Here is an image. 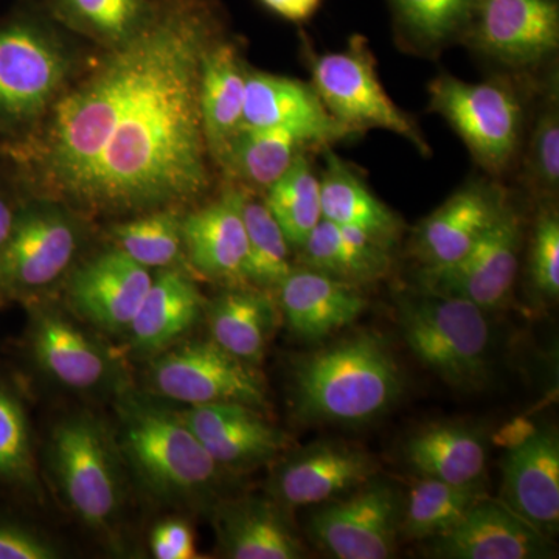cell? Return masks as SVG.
Listing matches in <instances>:
<instances>
[{
	"mask_svg": "<svg viewBox=\"0 0 559 559\" xmlns=\"http://www.w3.org/2000/svg\"><path fill=\"white\" fill-rule=\"evenodd\" d=\"M219 0H153L119 46L76 70L32 128L0 145L17 194L87 218L197 205L212 187L202 127V61L226 35Z\"/></svg>",
	"mask_w": 559,
	"mask_h": 559,
	"instance_id": "6da1fadb",
	"label": "cell"
},
{
	"mask_svg": "<svg viewBox=\"0 0 559 559\" xmlns=\"http://www.w3.org/2000/svg\"><path fill=\"white\" fill-rule=\"evenodd\" d=\"M294 414L301 423L359 425L403 395V374L380 334L358 333L294 362Z\"/></svg>",
	"mask_w": 559,
	"mask_h": 559,
	"instance_id": "7a4b0ae2",
	"label": "cell"
},
{
	"mask_svg": "<svg viewBox=\"0 0 559 559\" xmlns=\"http://www.w3.org/2000/svg\"><path fill=\"white\" fill-rule=\"evenodd\" d=\"M116 411L121 459L153 498L197 502L215 495L224 469L178 411L127 389H119Z\"/></svg>",
	"mask_w": 559,
	"mask_h": 559,
	"instance_id": "3957f363",
	"label": "cell"
},
{
	"mask_svg": "<svg viewBox=\"0 0 559 559\" xmlns=\"http://www.w3.org/2000/svg\"><path fill=\"white\" fill-rule=\"evenodd\" d=\"M75 57L46 11L20 9L0 20V134L16 139L51 108L76 70Z\"/></svg>",
	"mask_w": 559,
	"mask_h": 559,
	"instance_id": "277c9868",
	"label": "cell"
},
{
	"mask_svg": "<svg viewBox=\"0 0 559 559\" xmlns=\"http://www.w3.org/2000/svg\"><path fill=\"white\" fill-rule=\"evenodd\" d=\"M522 91L510 76L468 83L440 73L429 83L428 109L450 124L481 170L499 179L516 164L527 134Z\"/></svg>",
	"mask_w": 559,
	"mask_h": 559,
	"instance_id": "5b68a950",
	"label": "cell"
},
{
	"mask_svg": "<svg viewBox=\"0 0 559 559\" xmlns=\"http://www.w3.org/2000/svg\"><path fill=\"white\" fill-rule=\"evenodd\" d=\"M399 320L415 358L452 388L479 389L487 381V311L471 301L417 289L400 297Z\"/></svg>",
	"mask_w": 559,
	"mask_h": 559,
	"instance_id": "8992f818",
	"label": "cell"
},
{
	"mask_svg": "<svg viewBox=\"0 0 559 559\" xmlns=\"http://www.w3.org/2000/svg\"><path fill=\"white\" fill-rule=\"evenodd\" d=\"M47 463L58 492L86 527L108 532L123 509V459L105 423L75 414L57 423Z\"/></svg>",
	"mask_w": 559,
	"mask_h": 559,
	"instance_id": "52a82bcc",
	"label": "cell"
},
{
	"mask_svg": "<svg viewBox=\"0 0 559 559\" xmlns=\"http://www.w3.org/2000/svg\"><path fill=\"white\" fill-rule=\"evenodd\" d=\"M308 53L311 86L337 123L353 135L369 130L393 132L429 156L430 146L418 124L382 86L366 36L353 35L344 50Z\"/></svg>",
	"mask_w": 559,
	"mask_h": 559,
	"instance_id": "ba28073f",
	"label": "cell"
},
{
	"mask_svg": "<svg viewBox=\"0 0 559 559\" xmlns=\"http://www.w3.org/2000/svg\"><path fill=\"white\" fill-rule=\"evenodd\" d=\"M146 380L154 395L187 406L245 404L266 411L267 388L257 366L213 341L175 344L154 355Z\"/></svg>",
	"mask_w": 559,
	"mask_h": 559,
	"instance_id": "9c48e42d",
	"label": "cell"
},
{
	"mask_svg": "<svg viewBox=\"0 0 559 559\" xmlns=\"http://www.w3.org/2000/svg\"><path fill=\"white\" fill-rule=\"evenodd\" d=\"M81 245L79 215L58 202L25 198L0 252V294L28 296L57 283Z\"/></svg>",
	"mask_w": 559,
	"mask_h": 559,
	"instance_id": "30bf717a",
	"label": "cell"
},
{
	"mask_svg": "<svg viewBox=\"0 0 559 559\" xmlns=\"http://www.w3.org/2000/svg\"><path fill=\"white\" fill-rule=\"evenodd\" d=\"M522 221L509 201L496 223L459 260L419 267L417 289L471 301L484 311L500 310L513 294L522 249Z\"/></svg>",
	"mask_w": 559,
	"mask_h": 559,
	"instance_id": "8fae6325",
	"label": "cell"
},
{
	"mask_svg": "<svg viewBox=\"0 0 559 559\" xmlns=\"http://www.w3.org/2000/svg\"><path fill=\"white\" fill-rule=\"evenodd\" d=\"M403 500L392 485L377 479L320 503L308 522L316 546L336 559L395 557Z\"/></svg>",
	"mask_w": 559,
	"mask_h": 559,
	"instance_id": "7c38bea8",
	"label": "cell"
},
{
	"mask_svg": "<svg viewBox=\"0 0 559 559\" xmlns=\"http://www.w3.org/2000/svg\"><path fill=\"white\" fill-rule=\"evenodd\" d=\"M462 44L511 72L539 68L558 53L559 0H474Z\"/></svg>",
	"mask_w": 559,
	"mask_h": 559,
	"instance_id": "4fadbf2b",
	"label": "cell"
},
{
	"mask_svg": "<svg viewBox=\"0 0 559 559\" xmlns=\"http://www.w3.org/2000/svg\"><path fill=\"white\" fill-rule=\"evenodd\" d=\"M380 465L369 452L341 441H316L278 462L266 492L286 510L320 506L377 477Z\"/></svg>",
	"mask_w": 559,
	"mask_h": 559,
	"instance_id": "5bb4252c",
	"label": "cell"
},
{
	"mask_svg": "<svg viewBox=\"0 0 559 559\" xmlns=\"http://www.w3.org/2000/svg\"><path fill=\"white\" fill-rule=\"evenodd\" d=\"M496 180H469L418 224L411 252L419 266L450 264L487 234L510 201Z\"/></svg>",
	"mask_w": 559,
	"mask_h": 559,
	"instance_id": "9a60e30c",
	"label": "cell"
},
{
	"mask_svg": "<svg viewBox=\"0 0 559 559\" xmlns=\"http://www.w3.org/2000/svg\"><path fill=\"white\" fill-rule=\"evenodd\" d=\"M153 274L120 249L103 250L70 274L68 300L81 318L106 333L130 329Z\"/></svg>",
	"mask_w": 559,
	"mask_h": 559,
	"instance_id": "2e32d148",
	"label": "cell"
},
{
	"mask_svg": "<svg viewBox=\"0 0 559 559\" xmlns=\"http://www.w3.org/2000/svg\"><path fill=\"white\" fill-rule=\"evenodd\" d=\"M242 124L293 131L318 150L355 138L330 116L311 83L249 66Z\"/></svg>",
	"mask_w": 559,
	"mask_h": 559,
	"instance_id": "e0dca14e",
	"label": "cell"
},
{
	"mask_svg": "<svg viewBox=\"0 0 559 559\" xmlns=\"http://www.w3.org/2000/svg\"><path fill=\"white\" fill-rule=\"evenodd\" d=\"M428 554L443 559H544L555 555L550 538L487 495L444 535L430 539Z\"/></svg>",
	"mask_w": 559,
	"mask_h": 559,
	"instance_id": "ac0fdd59",
	"label": "cell"
},
{
	"mask_svg": "<svg viewBox=\"0 0 559 559\" xmlns=\"http://www.w3.org/2000/svg\"><path fill=\"white\" fill-rule=\"evenodd\" d=\"M179 415L223 469L259 468L288 448V437L255 407L205 404L187 406Z\"/></svg>",
	"mask_w": 559,
	"mask_h": 559,
	"instance_id": "d6986e66",
	"label": "cell"
},
{
	"mask_svg": "<svg viewBox=\"0 0 559 559\" xmlns=\"http://www.w3.org/2000/svg\"><path fill=\"white\" fill-rule=\"evenodd\" d=\"M183 257L202 277L246 282L248 237L240 187L227 182L218 198L182 215Z\"/></svg>",
	"mask_w": 559,
	"mask_h": 559,
	"instance_id": "ffe728a7",
	"label": "cell"
},
{
	"mask_svg": "<svg viewBox=\"0 0 559 559\" xmlns=\"http://www.w3.org/2000/svg\"><path fill=\"white\" fill-rule=\"evenodd\" d=\"M502 502L554 538L559 528V441L551 429H536L518 441L502 463Z\"/></svg>",
	"mask_w": 559,
	"mask_h": 559,
	"instance_id": "44dd1931",
	"label": "cell"
},
{
	"mask_svg": "<svg viewBox=\"0 0 559 559\" xmlns=\"http://www.w3.org/2000/svg\"><path fill=\"white\" fill-rule=\"evenodd\" d=\"M33 358L51 381L76 392H91L116 384L117 364L109 352L55 310L33 316Z\"/></svg>",
	"mask_w": 559,
	"mask_h": 559,
	"instance_id": "7402d4cb",
	"label": "cell"
},
{
	"mask_svg": "<svg viewBox=\"0 0 559 559\" xmlns=\"http://www.w3.org/2000/svg\"><path fill=\"white\" fill-rule=\"evenodd\" d=\"M275 290L288 330L304 341L325 340L369 307L359 286L304 266L294 267Z\"/></svg>",
	"mask_w": 559,
	"mask_h": 559,
	"instance_id": "603a6c76",
	"label": "cell"
},
{
	"mask_svg": "<svg viewBox=\"0 0 559 559\" xmlns=\"http://www.w3.org/2000/svg\"><path fill=\"white\" fill-rule=\"evenodd\" d=\"M289 510L274 499L241 498L216 509V535L224 557L231 559H299L307 557Z\"/></svg>",
	"mask_w": 559,
	"mask_h": 559,
	"instance_id": "cb8c5ba5",
	"label": "cell"
},
{
	"mask_svg": "<svg viewBox=\"0 0 559 559\" xmlns=\"http://www.w3.org/2000/svg\"><path fill=\"white\" fill-rule=\"evenodd\" d=\"M205 305L186 271L176 266L157 271L127 331L131 348L154 356L171 347L197 325Z\"/></svg>",
	"mask_w": 559,
	"mask_h": 559,
	"instance_id": "d4e9b609",
	"label": "cell"
},
{
	"mask_svg": "<svg viewBox=\"0 0 559 559\" xmlns=\"http://www.w3.org/2000/svg\"><path fill=\"white\" fill-rule=\"evenodd\" d=\"M320 173L322 218L349 227L392 249L400 240L403 221L367 186L362 176L333 150L323 148Z\"/></svg>",
	"mask_w": 559,
	"mask_h": 559,
	"instance_id": "484cf974",
	"label": "cell"
},
{
	"mask_svg": "<svg viewBox=\"0 0 559 559\" xmlns=\"http://www.w3.org/2000/svg\"><path fill=\"white\" fill-rule=\"evenodd\" d=\"M248 64L229 32L212 44L202 61L200 106L202 127L213 164L242 127Z\"/></svg>",
	"mask_w": 559,
	"mask_h": 559,
	"instance_id": "4316f807",
	"label": "cell"
},
{
	"mask_svg": "<svg viewBox=\"0 0 559 559\" xmlns=\"http://www.w3.org/2000/svg\"><path fill=\"white\" fill-rule=\"evenodd\" d=\"M297 250L304 267L349 285L380 282L392 270L390 249L381 242L323 218Z\"/></svg>",
	"mask_w": 559,
	"mask_h": 559,
	"instance_id": "83f0119b",
	"label": "cell"
},
{
	"mask_svg": "<svg viewBox=\"0 0 559 559\" xmlns=\"http://www.w3.org/2000/svg\"><path fill=\"white\" fill-rule=\"evenodd\" d=\"M406 459L421 477L459 487H479L487 468V447L476 429L439 423L411 437Z\"/></svg>",
	"mask_w": 559,
	"mask_h": 559,
	"instance_id": "f1b7e54d",
	"label": "cell"
},
{
	"mask_svg": "<svg viewBox=\"0 0 559 559\" xmlns=\"http://www.w3.org/2000/svg\"><path fill=\"white\" fill-rule=\"evenodd\" d=\"M310 148V143L296 132L242 124L221 151L215 164L227 182L264 193L282 178L300 153Z\"/></svg>",
	"mask_w": 559,
	"mask_h": 559,
	"instance_id": "f546056e",
	"label": "cell"
},
{
	"mask_svg": "<svg viewBox=\"0 0 559 559\" xmlns=\"http://www.w3.org/2000/svg\"><path fill=\"white\" fill-rule=\"evenodd\" d=\"M212 341L246 362L263 359L277 322V308L267 294L231 289L205 305Z\"/></svg>",
	"mask_w": 559,
	"mask_h": 559,
	"instance_id": "4dcf8cb0",
	"label": "cell"
},
{
	"mask_svg": "<svg viewBox=\"0 0 559 559\" xmlns=\"http://www.w3.org/2000/svg\"><path fill=\"white\" fill-rule=\"evenodd\" d=\"M401 50L436 58L468 33L474 0H385Z\"/></svg>",
	"mask_w": 559,
	"mask_h": 559,
	"instance_id": "1f68e13d",
	"label": "cell"
},
{
	"mask_svg": "<svg viewBox=\"0 0 559 559\" xmlns=\"http://www.w3.org/2000/svg\"><path fill=\"white\" fill-rule=\"evenodd\" d=\"M153 0H44L55 24L92 40L98 49L119 46L148 16Z\"/></svg>",
	"mask_w": 559,
	"mask_h": 559,
	"instance_id": "d6a6232c",
	"label": "cell"
},
{
	"mask_svg": "<svg viewBox=\"0 0 559 559\" xmlns=\"http://www.w3.org/2000/svg\"><path fill=\"white\" fill-rule=\"evenodd\" d=\"M479 487H459L421 477L409 489L401 510V536L432 539L444 535L465 518L471 507L484 498Z\"/></svg>",
	"mask_w": 559,
	"mask_h": 559,
	"instance_id": "836d02e7",
	"label": "cell"
},
{
	"mask_svg": "<svg viewBox=\"0 0 559 559\" xmlns=\"http://www.w3.org/2000/svg\"><path fill=\"white\" fill-rule=\"evenodd\" d=\"M263 200L290 248L299 249L322 221L320 176L307 151L300 153L282 178L264 191Z\"/></svg>",
	"mask_w": 559,
	"mask_h": 559,
	"instance_id": "e575fe53",
	"label": "cell"
},
{
	"mask_svg": "<svg viewBox=\"0 0 559 559\" xmlns=\"http://www.w3.org/2000/svg\"><path fill=\"white\" fill-rule=\"evenodd\" d=\"M539 97L528 135L525 134L522 180L539 198L557 197L559 190V87L558 73L540 86ZM521 153V154H522Z\"/></svg>",
	"mask_w": 559,
	"mask_h": 559,
	"instance_id": "d590c367",
	"label": "cell"
},
{
	"mask_svg": "<svg viewBox=\"0 0 559 559\" xmlns=\"http://www.w3.org/2000/svg\"><path fill=\"white\" fill-rule=\"evenodd\" d=\"M240 207L248 237L246 278L261 289H275L294 270L289 241L255 191L240 187Z\"/></svg>",
	"mask_w": 559,
	"mask_h": 559,
	"instance_id": "8d00e7d4",
	"label": "cell"
},
{
	"mask_svg": "<svg viewBox=\"0 0 559 559\" xmlns=\"http://www.w3.org/2000/svg\"><path fill=\"white\" fill-rule=\"evenodd\" d=\"M182 212L156 210L124 218L110 229L114 248L146 270H165L183 259Z\"/></svg>",
	"mask_w": 559,
	"mask_h": 559,
	"instance_id": "74e56055",
	"label": "cell"
},
{
	"mask_svg": "<svg viewBox=\"0 0 559 559\" xmlns=\"http://www.w3.org/2000/svg\"><path fill=\"white\" fill-rule=\"evenodd\" d=\"M0 480L40 496L31 426L20 401L0 389Z\"/></svg>",
	"mask_w": 559,
	"mask_h": 559,
	"instance_id": "f35d334b",
	"label": "cell"
},
{
	"mask_svg": "<svg viewBox=\"0 0 559 559\" xmlns=\"http://www.w3.org/2000/svg\"><path fill=\"white\" fill-rule=\"evenodd\" d=\"M533 288L547 299L559 296V216L547 205L540 209L533 229L528 261Z\"/></svg>",
	"mask_w": 559,
	"mask_h": 559,
	"instance_id": "ab89813d",
	"label": "cell"
},
{
	"mask_svg": "<svg viewBox=\"0 0 559 559\" xmlns=\"http://www.w3.org/2000/svg\"><path fill=\"white\" fill-rule=\"evenodd\" d=\"M57 544L20 522L0 518V559H57Z\"/></svg>",
	"mask_w": 559,
	"mask_h": 559,
	"instance_id": "60d3db41",
	"label": "cell"
},
{
	"mask_svg": "<svg viewBox=\"0 0 559 559\" xmlns=\"http://www.w3.org/2000/svg\"><path fill=\"white\" fill-rule=\"evenodd\" d=\"M150 546L157 559L198 558L193 532L182 521L159 522L151 532Z\"/></svg>",
	"mask_w": 559,
	"mask_h": 559,
	"instance_id": "b9f144b4",
	"label": "cell"
},
{
	"mask_svg": "<svg viewBox=\"0 0 559 559\" xmlns=\"http://www.w3.org/2000/svg\"><path fill=\"white\" fill-rule=\"evenodd\" d=\"M260 2L271 13L296 24L310 21L322 5V0H260Z\"/></svg>",
	"mask_w": 559,
	"mask_h": 559,
	"instance_id": "7bdbcfd3",
	"label": "cell"
},
{
	"mask_svg": "<svg viewBox=\"0 0 559 559\" xmlns=\"http://www.w3.org/2000/svg\"><path fill=\"white\" fill-rule=\"evenodd\" d=\"M11 189H13V183L0 168V252L9 241L14 219H16L17 207H20V204H16L14 198L11 197Z\"/></svg>",
	"mask_w": 559,
	"mask_h": 559,
	"instance_id": "ee69618b",
	"label": "cell"
},
{
	"mask_svg": "<svg viewBox=\"0 0 559 559\" xmlns=\"http://www.w3.org/2000/svg\"><path fill=\"white\" fill-rule=\"evenodd\" d=\"M2 142H3V138H2V134H0V145H2Z\"/></svg>",
	"mask_w": 559,
	"mask_h": 559,
	"instance_id": "f6af8a7d",
	"label": "cell"
}]
</instances>
